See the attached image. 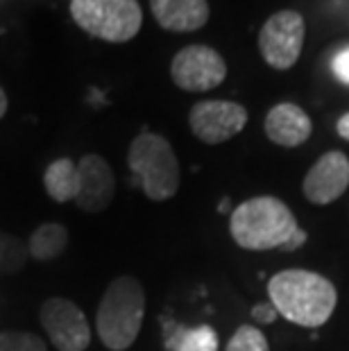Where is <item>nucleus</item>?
Listing matches in <instances>:
<instances>
[{"label":"nucleus","mask_w":349,"mask_h":351,"mask_svg":"<svg viewBox=\"0 0 349 351\" xmlns=\"http://www.w3.org/2000/svg\"><path fill=\"white\" fill-rule=\"evenodd\" d=\"M265 136L279 147H300L311 138L313 123L302 107L293 102H279L268 111L263 123Z\"/></svg>","instance_id":"nucleus-12"},{"label":"nucleus","mask_w":349,"mask_h":351,"mask_svg":"<svg viewBox=\"0 0 349 351\" xmlns=\"http://www.w3.org/2000/svg\"><path fill=\"white\" fill-rule=\"evenodd\" d=\"M154 21L168 32H195L209 21L206 0H150Z\"/></svg>","instance_id":"nucleus-13"},{"label":"nucleus","mask_w":349,"mask_h":351,"mask_svg":"<svg viewBox=\"0 0 349 351\" xmlns=\"http://www.w3.org/2000/svg\"><path fill=\"white\" fill-rule=\"evenodd\" d=\"M145 317V288L136 276L121 274L109 283L95 311V333L109 351L136 342Z\"/></svg>","instance_id":"nucleus-2"},{"label":"nucleus","mask_w":349,"mask_h":351,"mask_svg":"<svg viewBox=\"0 0 349 351\" xmlns=\"http://www.w3.org/2000/svg\"><path fill=\"white\" fill-rule=\"evenodd\" d=\"M277 308L270 304V302H265V304H256L254 308H252V317L256 319L258 324H272L274 319H277Z\"/></svg>","instance_id":"nucleus-21"},{"label":"nucleus","mask_w":349,"mask_h":351,"mask_svg":"<svg viewBox=\"0 0 349 351\" xmlns=\"http://www.w3.org/2000/svg\"><path fill=\"white\" fill-rule=\"evenodd\" d=\"M170 351H218V333L209 324L177 328L168 338Z\"/></svg>","instance_id":"nucleus-16"},{"label":"nucleus","mask_w":349,"mask_h":351,"mask_svg":"<svg viewBox=\"0 0 349 351\" xmlns=\"http://www.w3.org/2000/svg\"><path fill=\"white\" fill-rule=\"evenodd\" d=\"M331 71L343 84H349V46L340 48L336 55L331 57Z\"/></svg>","instance_id":"nucleus-20"},{"label":"nucleus","mask_w":349,"mask_h":351,"mask_svg":"<svg viewBox=\"0 0 349 351\" xmlns=\"http://www.w3.org/2000/svg\"><path fill=\"white\" fill-rule=\"evenodd\" d=\"M39 319L57 351H86L91 345V326L75 302L48 297L39 308Z\"/></svg>","instance_id":"nucleus-8"},{"label":"nucleus","mask_w":349,"mask_h":351,"mask_svg":"<svg viewBox=\"0 0 349 351\" xmlns=\"http://www.w3.org/2000/svg\"><path fill=\"white\" fill-rule=\"evenodd\" d=\"M69 241V229L62 222H43L27 238L29 258L39 261V263H50V261L59 258L66 252Z\"/></svg>","instance_id":"nucleus-14"},{"label":"nucleus","mask_w":349,"mask_h":351,"mask_svg":"<svg viewBox=\"0 0 349 351\" xmlns=\"http://www.w3.org/2000/svg\"><path fill=\"white\" fill-rule=\"evenodd\" d=\"M29 261L27 241L0 231V276L19 274Z\"/></svg>","instance_id":"nucleus-17"},{"label":"nucleus","mask_w":349,"mask_h":351,"mask_svg":"<svg viewBox=\"0 0 349 351\" xmlns=\"http://www.w3.org/2000/svg\"><path fill=\"white\" fill-rule=\"evenodd\" d=\"M43 189H46L48 197L59 204L73 202L77 195V163L69 156L55 159L43 173Z\"/></svg>","instance_id":"nucleus-15"},{"label":"nucleus","mask_w":349,"mask_h":351,"mask_svg":"<svg viewBox=\"0 0 349 351\" xmlns=\"http://www.w3.org/2000/svg\"><path fill=\"white\" fill-rule=\"evenodd\" d=\"M300 229L286 202L272 195H261L243 202L232 211L229 234L234 243L250 252L281 250Z\"/></svg>","instance_id":"nucleus-3"},{"label":"nucleus","mask_w":349,"mask_h":351,"mask_svg":"<svg viewBox=\"0 0 349 351\" xmlns=\"http://www.w3.org/2000/svg\"><path fill=\"white\" fill-rule=\"evenodd\" d=\"M225 351H270L268 338L256 326L243 324L234 331Z\"/></svg>","instance_id":"nucleus-18"},{"label":"nucleus","mask_w":349,"mask_h":351,"mask_svg":"<svg viewBox=\"0 0 349 351\" xmlns=\"http://www.w3.org/2000/svg\"><path fill=\"white\" fill-rule=\"evenodd\" d=\"M116 177L100 154H84L77 161V195L75 204L84 213H102L114 202Z\"/></svg>","instance_id":"nucleus-10"},{"label":"nucleus","mask_w":349,"mask_h":351,"mask_svg":"<svg viewBox=\"0 0 349 351\" xmlns=\"http://www.w3.org/2000/svg\"><path fill=\"white\" fill-rule=\"evenodd\" d=\"M349 186V159L345 152H324L304 177L302 191L311 204L324 206L336 202Z\"/></svg>","instance_id":"nucleus-11"},{"label":"nucleus","mask_w":349,"mask_h":351,"mask_svg":"<svg viewBox=\"0 0 349 351\" xmlns=\"http://www.w3.org/2000/svg\"><path fill=\"white\" fill-rule=\"evenodd\" d=\"M268 297L281 317L304 328L326 324L338 304L336 286L311 270L277 272L268 281Z\"/></svg>","instance_id":"nucleus-1"},{"label":"nucleus","mask_w":349,"mask_h":351,"mask_svg":"<svg viewBox=\"0 0 349 351\" xmlns=\"http://www.w3.org/2000/svg\"><path fill=\"white\" fill-rule=\"evenodd\" d=\"M175 86L189 93H206L218 88L227 77V64L218 50L202 43L182 48L170 64Z\"/></svg>","instance_id":"nucleus-7"},{"label":"nucleus","mask_w":349,"mask_h":351,"mask_svg":"<svg viewBox=\"0 0 349 351\" xmlns=\"http://www.w3.org/2000/svg\"><path fill=\"white\" fill-rule=\"evenodd\" d=\"M71 16L88 36L107 43H128L143 25L139 0H71Z\"/></svg>","instance_id":"nucleus-5"},{"label":"nucleus","mask_w":349,"mask_h":351,"mask_svg":"<svg viewBox=\"0 0 349 351\" xmlns=\"http://www.w3.org/2000/svg\"><path fill=\"white\" fill-rule=\"evenodd\" d=\"M128 166L136 177L141 191L152 202H166L177 195L182 170L173 145L154 132H141L132 141Z\"/></svg>","instance_id":"nucleus-4"},{"label":"nucleus","mask_w":349,"mask_h":351,"mask_svg":"<svg viewBox=\"0 0 349 351\" xmlns=\"http://www.w3.org/2000/svg\"><path fill=\"white\" fill-rule=\"evenodd\" d=\"M304 241H306V231H304V229H297L295 234H293V238H291V241H288V243H286V245H284V247H281V250H284V252H293V250H300L302 245H304Z\"/></svg>","instance_id":"nucleus-22"},{"label":"nucleus","mask_w":349,"mask_h":351,"mask_svg":"<svg viewBox=\"0 0 349 351\" xmlns=\"http://www.w3.org/2000/svg\"><path fill=\"white\" fill-rule=\"evenodd\" d=\"M336 132L340 134V138L349 141V111L338 118V123H336Z\"/></svg>","instance_id":"nucleus-23"},{"label":"nucleus","mask_w":349,"mask_h":351,"mask_svg":"<svg viewBox=\"0 0 349 351\" xmlns=\"http://www.w3.org/2000/svg\"><path fill=\"white\" fill-rule=\"evenodd\" d=\"M191 132L206 145L234 138L248 125V109L234 100H200L189 114Z\"/></svg>","instance_id":"nucleus-9"},{"label":"nucleus","mask_w":349,"mask_h":351,"mask_svg":"<svg viewBox=\"0 0 349 351\" xmlns=\"http://www.w3.org/2000/svg\"><path fill=\"white\" fill-rule=\"evenodd\" d=\"M306 23L295 10H281L265 21L258 32V50L274 71H288L297 64L304 48Z\"/></svg>","instance_id":"nucleus-6"},{"label":"nucleus","mask_w":349,"mask_h":351,"mask_svg":"<svg viewBox=\"0 0 349 351\" xmlns=\"http://www.w3.org/2000/svg\"><path fill=\"white\" fill-rule=\"evenodd\" d=\"M7 104H10L7 102V93L3 91V86H0V118L7 114Z\"/></svg>","instance_id":"nucleus-24"},{"label":"nucleus","mask_w":349,"mask_h":351,"mask_svg":"<svg viewBox=\"0 0 349 351\" xmlns=\"http://www.w3.org/2000/svg\"><path fill=\"white\" fill-rule=\"evenodd\" d=\"M0 351H48V347L32 331H0Z\"/></svg>","instance_id":"nucleus-19"}]
</instances>
